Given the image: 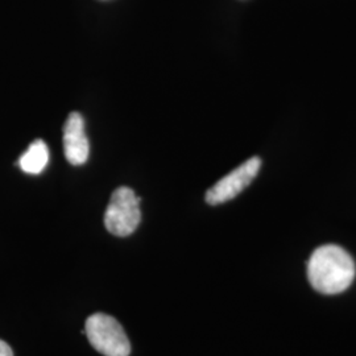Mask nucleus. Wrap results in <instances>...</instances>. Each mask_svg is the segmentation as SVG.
Returning <instances> with one entry per match:
<instances>
[{
    "label": "nucleus",
    "mask_w": 356,
    "mask_h": 356,
    "mask_svg": "<svg viewBox=\"0 0 356 356\" xmlns=\"http://www.w3.org/2000/svg\"><path fill=\"white\" fill-rule=\"evenodd\" d=\"M355 263L346 250L335 244L318 247L309 259L307 279L323 294H339L355 279Z\"/></svg>",
    "instance_id": "1"
},
{
    "label": "nucleus",
    "mask_w": 356,
    "mask_h": 356,
    "mask_svg": "<svg viewBox=\"0 0 356 356\" xmlns=\"http://www.w3.org/2000/svg\"><path fill=\"white\" fill-rule=\"evenodd\" d=\"M91 346L104 356H128L131 343L122 325L111 316L95 313L86 319L83 331Z\"/></svg>",
    "instance_id": "2"
},
{
    "label": "nucleus",
    "mask_w": 356,
    "mask_h": 356,
    "mask_svg": "<svg viewBox=\"0 0 356 356\" xmlns=\"http://www.w3.org/2000/svg\"><path fill=\"white\" fill-rule=\"evenodd\" d=\"M140 220V198L127 186L116 189L104 213L107 231L115 236L124 238L135 232Z\"/></svg>",
    "instance_id": "3"
},
{
    "label": "nucleus",
    "mask_w": 356,
    "mask_h": 356,
    "mask_svg": "<svg viewBox=\"0 0 356 356\" xmlns=\"http://www.w3.org/2000/svg\"><path fill=\"white\" fill-rule=\"evenodd\" d=\"M260 166L261 160L259 157H251L242 165L234 169L226 177L218 181L210 191H207L206 202L216 206L234 200L254 181Z\"/></svg>",
    "instance_id": "4"
},
{
    "label": "nucleus",
    "mask_w": 356,
    "mask_h": 356,
    "mask_svg": "<svg viewBox=\"0 0 356 356\" xmlns=\"http://www.w3.org/2000/svg\"><path fill=\"white\" fill-rule=\"evenodd\" d=\"M64 151L66 160L72 165H82L89 159V140L85 132L82 115L72 113L64 126Z\"/></svg>",
    "instance_id": "5"
},
{
    "label": "nucleus",
    "mask_w": 356,
    "mask_h": 356,
    "mask_svg": "<svg viewBox=\"0 0 356 356\" xmlns=\"http://www.w3.org/2000/svg\"><path fill=\"white\" fill-rule=\"evenodd\" d=\"M49 161V151L47 144L42 140H35L26 152L20 157L19 165L23 172L29 175L41 173Z\"/></svg>",
    "instance_id": "6"
},
{
    "label": "nucleus",
    "mask_w": 356,
    "mask_h": 356,
    "mask_svg": "<svg viewBox=\"0 0 356 356\" xmlns=\"http://www.w3.org/2000/svg\"><path fill=\"white\" fill-rule=\"evenodd\" d=\"M0 356H13V348L0 339Z\"/></svg>",
    "instance_id": "7"
}]
</instances>
